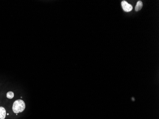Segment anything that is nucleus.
Returning <instances> with one entry per match:
<instances>
[{"label": "nucleus", "instance_id": "6", "mask_svg": "<svg viewBox=\"0 0 159 119\" xmlns=\"http://www.w3.org/2000/svg\"><path fill=\"white\" fill-rule=\"evenodd\" d=\"M7 115H9V113H7Z\"/></svg>", "mask_w": 159, "mask_h": 119}, {"label": "nucleus", "instance_id": "1", "mask_svg": "<svg viewBox=\"0 0 159 119\" xmlns=\"http://www.w3.org/2000/svg\"><path fill=\"white\" fill-rule=\"evenodd\" d=\"M25 109V103L23 100H17L13 103L12 110L15 113L23 112Z\"/></svg>", "mask_w": 159, "mask_h": 119}, {"label": "nucleus", "instance_id": "4", "mask_svg": "<svg viewBox=\"0 0 159 119\" xmlns=\"http://www.w3.org/2000/svg\"><path fill=\"white\" fill-rule=\"evenodd\" d=\"M143 2L141 1H139L137 3L136 5L135 6L136 11H139L142 9L143 8Z\"/></svg>", "mask_w": 159, "mask_h": 119}, {"label": "nucleus", "instance_id": "3", "mask_svg": "<svg viewBox=\"0 0 159 119\" xmlns=\"http://www.w3.org/2000/svg\"><path fill=\"white\" fill-rule=\"evenodd\" d=\"M6 110L5 108L0 107V119H4L6 117Z\"/></svg>", "mask_w": 159, "mask_h": 119}, {"label": "nucleus", "instance_id": "5", "mask_svg": "<svg viewBox=\"0 0 159 119\" xmlns=\"http://www.w3.org/2000/svg\"><path fill=\"white\" fill-rule=\"evenodd\" d=\"M6 96H7V97L8 98V99H12V98H13V97H14V93L12 92H8V93H7Z\"/></svg>", "mask_w": 159, "mask_h": 119}, {"label": "nucleus", "instance_id": "2", "mask_svg": "<svg viewBox=\"0 0 159 119\" xmlns=\"http://www.w3.org/2000/svg\"><path fill=\"white\" fill-rule=\"evenodd\" d=\"M121 7L126 12H129L133 9V6L131 4H129L125 1H123L121 2Z\"/></svg>", "mask_w": 159, "mask_h": 119}]
</instances>
